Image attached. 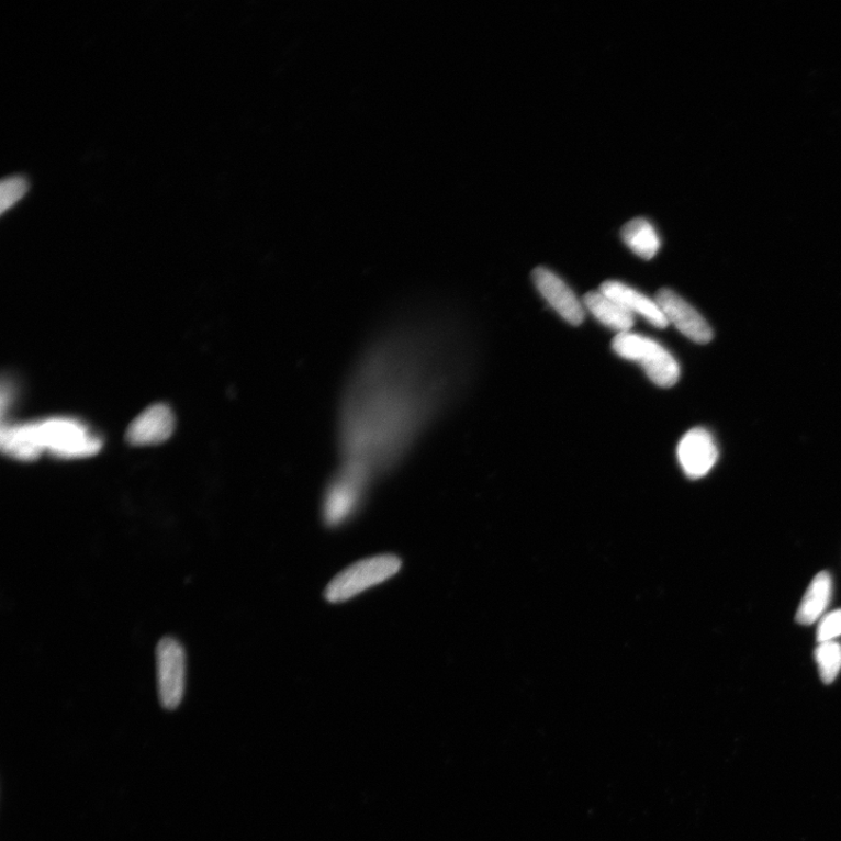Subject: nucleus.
Wrapping results in <instances>:
<instances>
[{"label":"nucleus","instance_id":"1","mask_svg":"<svg viewBox=\"0 0 841 841\" xmlns=\"http://www.w3.org/2000/svg\"><path fill=\"white\" fill-rule=\"evenodd\" d=\"M440 314L385 328L357 360L338 415L344 468L372 482L391 471L440 419L447 395Z\"/></svg>","mask_w":841,"mask_h":841},{"label":"nucleus","instance_id":"2","mask_svg":"<svg viewBox=\"0 0 841 841\" xmlns=\"http://www.w3.org/2000/svg\"><path fill=\"white\" fill-rule=\"evenodd\" d=\"M616 355L642 366L654 385L670 389L681 377L680 363L661 344L635 334H620L613 340Z\"/></svg>","mask_w":841,"mask_h":841},{"label":"nucleus","instance_id":"3","mask_svg":"<svg viewBox=\"0 0 841 841\" xmlns=\"http://www.w3.org/2000/svg\"><path fill=\"white\" fill-rule=\"evenodd\" d=\"M401 565V560L392 554H381L358 561L328 584L326 599L332 603L349 601L395 576Z\"/></svg>","mask_w":841,"mask_h":841},{"label":"nucleus","instance_id":"4","mask_svg":"<svg viewBox=\"0 0 841 841\" xmlns=\"http://www.w3.org/2000/svg\"><path fill=\"white\" fill-rule=\"evenodd\" d=\"M38 424L45 451L59 459H86L102 448L101 438L77 419L56 417Z\"/></svg>","mask_w":841,"mask_h":841},{"label":"nucleus","instance_id":"5","mask_svg":"<svg viewBox=\"0 0 841 841\" xmlns=\"http://www.w3.org/2000/svg\"><path fill=\"white\" fill-rule=\"evenodd\" d=\"M370 483L358 472L341 468L325 493L324 523L328 527H339L350 522L361 506Z\"/></svg>","mask_w":841,"mask_h":841},{"label":"nucleus","instance_id":"6","mask_svg":"<svg viewBox=\"0 0 841 841\" xmlns=\"http://www.w3.org/2000/svg\"><path fill=\"white\" fill-rule=\"evenodd\" d=\"M186 652L173 638H164L157 648L159 700L164 708L176 709L186 692Z\"/></svg>","mask_w":841,"mask_h":841},{"label":"nucleus","instance_id":"7","mask_svg":"<svg viewBox=\"0 0 841 841\" xmlns=\"http://www.w3.org/2000/svg\"><path fill=\"white\" fill-rule=\"evenodd\" d=\"M654 300L661 306L669 324H673L685 337L697 344H708L713 339L709 324L673 290L661 289Z\"/></svg>","mask_w":841,"mask_h":841},{"label":"nucleus","instance_id":"8","mask_svg":"<svg viewBox=\"0 0 841 841\" xmlns=\"http://www.w3.org/2000/svg\"><path fill=\"white\" fill-rule=\"evenodd\" d=\"M719 450L715 438L704 428L685 434L679 446V460L689 479L706 476L718 461Z\"/></svg>","mask_w":841,"mask_h":841},{"label":"nucleus","instance_id":"9","mask_svg":"<svg viewBox=\"0 0 841 841\" xmlns=\"http://www.w3.org/2000/svg\"><path fill=\"white\" fill-rule=\"evenodd\" d=\"M534 282L542 298L557 313L574 326L584 321V309L573 290L567 285L553 271L545 267L535 269Z\"/></svg>","mask_w":841,"mask_h":841},{"label":"nucleus","instance_id":"10","mask_svg":"<svg viewBox=\"0 0 841 841\" xmlns=\"http://www.w3.org/2000/svg\"><path fill=\"white\" fill-rule=\"evenodd\" d=\"M175 430V416L166 405H155L144 411L126 433V440L134 446H155L169 440Z\"/></svg>","mask_w":841,"mask_h":841},{"label":"nucleus","instance_id":"11","mask_svg":"<svg viewBox=\"0 0 841 841\" xmlns=\"http://www.w3.org/2000/svg\"><path fill=\"white\" fill-rule=\"evenodd\" d=\"M599 291L620 306H624L632 316H641L657 328H666L669 326L661 306L658 305L655 300L643 295L642 292L618 281L602 283Z\"/></svg>","mask_w":841,"mask_h":841},{"label":"nucleus","instance_id":"12","mask_svg":"<svg viewBox=\"0 0 841 841\" xmlns=\"http://www.w3.org/2000/svg\"><path fill=\"white\" fill-rule=\"evenodd\" d=\"M0 446L12 459L24 462L38 460L45 452L38 423L4 425L0 430Z\"/></svg>","mask_w":841,"mask_h":841},{"label":"nucleus","instance_id":"13","mask_svg":"<svg viewBox=\"0 0 841 841\" xmlns=\"http://www.w3.org/2000/svg\"><path fill=\"white\" fill-rule=\"evenodd\" d=\"M584 307L603 325L620 334L630 333L635 316L602 291H591L583 298Z\"/></svg>","mask_w":841,"mask_h":841},{"label":"nucleus","instance_id":"14","mask_svg":"<svg viewBox=\"0 0 841 841\" xmlns=\"http://www.w3.org/2000/svg\"><path fill=\"white\" fill-rule=\"evenodd\" d=\"M833 583L828 572H820L811 582L806 595H804L796 620L801 626H811L825 616L830 606Z\"/></svg>","mask_w":841,"mask_h":841},{"label":"nucleus","instance_id":"15","mask_svg":"<svg viewBox=\"0 0 841 841\" xmlns=\"http://www.w3.org/2000/svg\"><path fill=\"white\" fill-rule=\"evenodd\" d=\"M621 239L643 260H651L660 251L662 242L653 225L644 217H637L621 228Z\"/></svg>","mask_w":841,"mask_h":841},{"label":"nucleus","instance_id":"16","mask_svg":"<svg viewBox=\"0 0 841 841\" xmlns=\"http://www.w3.org/2000/svg\"><path fill=\"white\" fill-rule=\"evenodd\" d=\"M815 658L821 681L832 684L841 670V646L836 641L818 643Z\"/></svg>","mask_w":841,"mask_h":841},{"label":"nucleus","instance_id":"17","mask_svg":"<svg viewBox=\"0 0 841 841\" xmlns=\"http://www.w3.org/2000/svg\"><path fill=\"white\" fill-rule=\"evenodd\" d=\"M27 180L23 177H9L0 184V210L5 212L27 191Z\"/></svg>","mask_w":841,"mask_h":841},{"label":"nucleus","instance_id":"18","mask_svg":"<svg viewBox=\"0 0 841 841\" xmlns=\"http://www.w3.org/2000/svg\"><path fill=\"white\" fill-rule=\"evenodd\" d=\"M841 636V609L821 617L817 629L818 643L836 641Z\"/></svg>","mask_w":841,"mask_h":841}]
</instances>
